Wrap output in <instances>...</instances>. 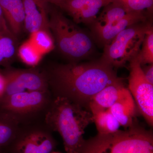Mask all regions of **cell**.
Masks as SVG:
<instances>
[{
  "instance_id": "1",
  "label": "cell",
  "mask_w": 153,
  "mask_h": 153,
  "mask_svg": "<svg viewBox=\"0 0 153 153\" xmlns=\"http://www.w3.org/2000/svg\"><path fill=\"white\" fill-rule=\"evenodd\" d=\"M120 79L114 68L100 59L59 64L49 74V84L56 97L68 99L88 111L92 97L105 86Z\"/></svg>"
},
{
  "instance_id": "2",
  "label": "cell",
  "mask_w": 153,
  "mask_h": 153,
  "mask_svg": "<svg viewBox=\"0 0 153 153\" xmlns=\"http://www.w3.org/2000/svg\"><path fill=\"white\" fill-rule=\"evenodd\" d=\"M46 123L63 139L67 153H79L85 143L86 127L93 123V115L81 105L61 97H55L45 118Z\"/></svg>"
},
{
  "instance_id": "3",
  "label": "cell",
  "mask_w": 153,
  "mask_h": 153,
  "mask_svg": "<svg viewBox=\"0 0 153 153\" xmlns=\"http://www.w3.org/2000/svg\"><path fill=\"white\" fill-rule=\"evenodd\" d=\"M79 153H153V132L134 123L125 130L85 140Z\"/></svg>"
},
{
  "instance_id": "4",
  "label": "cell",
  "mask_w": 153,
  "mask_h": 153,
  "mask_svg": "<svg viewBox=\"0 0 153 153\" xmlns=\"http://www.w3.org/2000/svg\"><path fill=\"white\" fill-rule=\"evenodd\" d=\"M49 28L58 50L68 59L82 60L94 51L93 37L57 10L50 11Z\"/></svg>"
},
{
  "instance_id": "5",
  "label": "cell",
  "mask_w": 153,
  "mask_h": 153,
  "mask_svg": "<svg viewBox=\"0 0 153 153\" xmlns=\"http://www.w3.org/2000/svg\"><path fill=\"white\" fill-rule=\"evenodd\" d=\"M152 26L147 20L134 24L122 31L104 46L100 60L113 68L124 66L137 55L146 33Z\"/></svg>"
},
{
  "instance_id": "6",
  "label": "cell",
  "mask_w": 153,
  "mask_h": 153,
  "mask_svg": "<svg viewBox=\"0 0 153 153\" xmlns=\"http://www.w3.org/2000/svg\"><path fill=\"white\" fill-rule=\"evenodd\" d=\"M128 90L146 122L153 126V85L144 76L137 56L129 61Z\"/></svg>"
},
{
  "instance_id": "7",
  "label": "cell",
  "mask_w": 153,
  "mask_h": 153,
  "mask_svg": "<svg viewBox=\"0 0 153 153\" xmlns=\"http://www.w3.org/2000/svg\"><path fill=\"white\" fill-rule=\"evenodd\" d=\"M3 74L5 78L6 88L1 97L25 91H47L48 79L35 69L7 68Z\"/></svg>"
},
{
  "instance_id": "8",
  "label": "cell",
  "mask_w": 153,
  "mask_h": 153,
  "mask_svg": "<svg viewBox=\"0 0 153 153\" xmlns=\"http://www.w3.org/2000/svg\"><path fill=\"white\" fill-rule=\"evenodd\" d=\"M47 91H30L14 94L0 98L1 111L12 116L36 112L47 101Z\"/></svg>"
},
{
  "instance_id": "9",
  "label": "cell",
  "mask_w": 153,
  "mask_h": 153,
  "mask_svg": "<svg viewBox=\"0 0 153 153\" xmlns=\"http://www.w3.org/2000/svg\"><path fill=\"white\" fill-rule=\"evenodd\" d=\"M111 2L110 0H63L59 7L76 24L91 26L97 19L100 9Z\"/></svg>"
},
{
  "instance_id": "10",
  "label": "cell",
  "mask_w": 153,
  "mask_h": 153,
  "mask_svg": "<svg viewBox=\"0 0 153 153\" xmlns=\"http://www.w3.org/2000/svg\"><path fill=\"white\" fill-rule=\"evenodd\" d=\"M146 11L130 12L122 19L104 27L91 28L93 38L99 44L104 47L109 44L120 32L129 26L148 20Z\"/></svg>"
},
{
  "instance_id": "11",
  "label": "cell",
  "mask_w": 153,
  "mask_h": 153,
  "mask_svg": "<svg viewBox=\"0 0 153 153\" xmlns=\"http://www.w3.org/2000/svg\"><path fill=\"white\" fill-rule=\"evenodd\" d=\"M23 2L25 16V28L28 33L31 34L40 30L51 33L49 4L44 0H23Z\"/></svg>"
},
{
  "instance_id": "12",
  "label": "cell",
  "mask_w": 153,
  "mask_h": 153,
  "mask_svg": "<svg viewBox=\"0 0 153 153\" xmlns=\"http://www.w3.org/2000/svg\"><path fill=\"white\" fill-rule=\"evenodd\" d=\"M55 147L52 137L44 131L35 130L22 137L17 146L18 153H50Z\"/></svg>"
},
{
  "instance_id": "13",
  "label": "cell",
  "mask_w": 153,
  "mask_h": 153,
  "mask_svg": "<svg viewBox=\"0 0 153 153\" xmlns=\"http://www.w3.org/2000/svg\"><path fill=\"white\" fill-rule=\"evenodd\" d=\"M107 110L125 128H128L134 123L135 103L128 88H126L119 99Z\"/></svg>"
},
{
  "instance_id": "14",
  "label": "cell",
  "mask_w": 153,
  "mask_h": 153,
  "mask_svg": "<svg viewBox=\"0 0 153 153\" xmlns=\"http://www.w3.org/2000/svg\"><path fill=\"white\" fill-rule=\"evenodd\" d=\"M0 5L11 32L14 35H19L25 27L23 0H0Z\"/></svg>"
},
{
  "instance_id": "15",
  "label": "cell",
  "mask_w": 153,
  "mask_h": 153,
  "mask_svg": "<svg viewBox=\"0 0 153 153\" xmlns=\"http://www.w3.org/2000/svg\"><path fill=\"white\" fill-rule=\"evenodd\" d=\"M126 88L121 78L105 86L91 99L89 102V111L108 109L119 99Z\"/></svg>"
},
{
  "instance_id": "16",
  "label": "cell",
  "mask_w": 153,
  "mask_h": 153,
  "mask_svg": "<svg viewBox=\"0 0 153 153\" xmlns=\"http://www.w3.org/2000/svg\"><path fill=\"white\" fill-rule=\"evenodd\" d=\"M90 111L98 134L112 133L119 130V123L108 110L91 109Z\"/></svg>"
},
{
  "instance_id": "17",
  "label": "cell",
  "mask_w": 153,
  "mask_h": 153,
  "mask_svg": "<svg viewBox=\"0 0 153 153\" xmlns=\"http://www.w3.org/2000/svg\"><path fill=\"white\" fill-rule=\"evenodd\" d=\"M129 12L123 6L115 2H111L105 6L101 13L91 28L104 27L122 19Z\"/></svg>"
},
{
  "instance_id": "18",
  "label": "cell",
  "mask_w": 153,
  "mask_h": 153,
  "mask_svg": "<svg viewBox=\"0 0 153 153\" xmlns=\"http://www.w3.org/2000/svg\"><path fill=\"white\" fill-rule=\"evenodd\" d=\"M17 52L15 35L0 33V66L7 67L14 60Z\"/></svg>"
},
{
  "instance_id": "19",
  "label": "cell",
  "mask_w": 153,
  "mask_h": 153,
  "mask_svg": "<svg viewBox=\"0 0 153 153\" xmlns=\"http://www.w3.org/2000/svg\"><path fill=\"white\" fill-rule=\"evenodd\" d=\"M16 121V118L2 111L0 112V152L15 136Z\"/></svg>"
},
{
  "instance_id": "20",
  "label": "cell",
  "mask_w": 153,
  "mask_h": 153,
  "mask_svg": "<svg viewBox=\"0 0 153 153\" xmlns=\"http://www.w3.org/2000/svg\"><path fill=\"white\" fill-rule=\"evenodd\" d=\"M29 40L42 55L49 53L55 48V41L51 33L45 30L32 33Z\"/></svg>"
},
{
  "instance_id": "21",
  "label": "cell",
  "mask_w": 153,
  "mask_h": 153,
  "mask_svg": "<svg viewBox=\"0 0 153 153\" xmlns=\"http://www.w3.org/2000/svg\"><path fill=\"white\" fill-rule=\"evenodd\" d=\"M18 54L22 62L31 66L38 65L43 55L29 40L23 43L19 47Z\"/></svg>"
},
{
  "instance_id": "22",
  "label": "cell",
  "mask_w": 153,
  "mask_h": 153,
  "mask_svg": "<svg viewBox=\"0 0 153 153\" xmlns=\"http://www.w3.org/2000/svg\"><path fill=\"white\" fill-rule=\"evenodd\" d=\"M137 57L141 66L153 63V28L147 31L141 47Z\"/></svg>"
},
{
  "instance_id": "23",
  "label": "cell",
  "mask_w": 153,
  "mask_h": 153,
  "mask_svg": "<svg viewBox=\"0 0 153 153\" xmlns=\"http://www.w3.org/2000/svg\"><path fill=\"white\" fill-rule=\"evenodd\" d=\"M111 2L119 4L128 12L146 11L149 15L152 13L153 0H110Z\"/></svg>"
},
{
  "instance_id": "24",
  "label": "cell",
  "mask_w": 153,
  "mask_h": 153,
  "mask_svg": "<svg viewBox=\"0 0 153 153\" xmlns=\"http://www.w3.org/2000/svg\"><path fill=\"white\" fill-rule=\"evenodd\" d=\"M0 33L7 34H13L9 28L1 6L0 5Z\"/></svg>"
},
{
  "instance_id": "25",
  "label": "cell",
  "mask_w": 153,
  "mask_h": 153,
  "mask_svg": "<svg viewBox=\"0 0 153 153\" xmlns=\"http://www.w3.org/2000/svg\"><path fill=\"white\" fill-rule=\"evenodd\" d=\"M141 67L146 79L153 85V63L141 66Z\"/></svg>"
},
{
  "instance_id": "26",
  "label": "cell",
  "mask_w": 153,
  "mask_h": 153,
  "mask_svg": "<svg viewBox=\"0 0 153 153\" xmlns=\"http://www.w3.org/2000/svg\"><path fill=\"white\" fill-rule=\"evenodd\" d=\"M5 78L3 74L0 73V98L4 95L5 91Z\"/></svg>"
},
{
  "instance_id": "27",
  "label": "cell",
  "mask_w": 153,
  "mask_h": 153,
  "mask_svg": "<svg viewBox=\"0 0 153 153\" xmlns=\"http://www.w3.org/2000/svg\"><path fill=\"white\" fill-rule=\"evenodd\" d=\"M44 1L48 4H53L59 7L63 0H44Z\"/></svg>"
},
{
  "instance_id": "28",
  "label": "cell",
  "mask_w": 153,
  "mask_h": 153,
  "mask_svg": "<svg viewBox=\"0 0 153 153\" xmlns=\"http://www.w3.org/2000/svg\"><path fill=\"white\" fill-rule=\"evenodd\" d=\"M50 153H58V152H52Z\"/></svg>"
}]
</instances>
